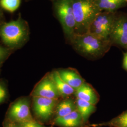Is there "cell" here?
Segmentation results:
<instances>
[{
	"mask_svg": "<svg viewBox=\"0 0 127 127\" xmlns=\"http://www.w3.org/2000/svg\"><path fill=\"white\" fill-rule=\"evenodd\" d=\"M21 4V0H0L2 8L9 12H13L18 9Z\"/></svg>",
	"mask_w": 127,
	"mask_h": 127,
	"instance_id": "cell-18",
	"label": "cell"
},
{
	"mask_svg": "<svg viewBox=\"0 0 127 127\" xmlns=\"http://www.w3.org/2000/svg\"><path fill=\"white\" fill-rule=\"evenodd\" d=\"M115 18L112 12H100L96 17L89 28L88 32L105 40H110Z\"/></svg>",
	"mask_w": 127,
	"mask_h": 127,
	"instance_id": "cell-5",
	"label": "cell"
},
{
	"mask_svg": "<svg viewBox=\"0 0 127 127\" xmlns=\"http://www.w3.org/2000/svg\"><path fill=\"white\" fill-rule=\"evenodd\" d=\"M53 123L59 127H86L81 114L77 109L64 117L55 118Z\"/></svg>",
	"mask_w": 127,
	"mask_h": 127,
	"instance_id": "cell-10",
	"label": "cell"
},
{
	"mask_svg": "<svg viewBox=\"0 0 127 127\" xmlns=\"http://www.w3.org/2000/svg\"><path fill=\"white\" fill-rule=\"evenodd\" d=\"M51 74L61 97L66 98L74 94L75 90L64 81L58 71H55Z\"/></svg>",
	"mask_w": 127,
	"mask_h": 127,
	"instance_id": "cell-14",
	"label": "cell"
},
{
	"mask_svg": "<svg viewBox=\"0 0 127 127\" xmlns=\"http://www.w3.org/2000/svg\"><path fill=\"white\" fill-rule=\"evenodd\" d=\"M96 4L101 11L113 12L122 7L126 3L124 0H95Z\"/></svg>",
	"mask_w": 127,
	"mask_h": 127,
	"instance_id": "cell-17",
	"label": "cell"
},
{
	"mask_svg": "<svg viewBox=\"0 0 127 127\" xmlns=\"http://www.w3.org/2000/svg\"><path fill=\"white\" fill-rule=\"evenodd\" d=\"M27 35V30L20 19L5 23L0 28V37L3 42L10 48L21 45Z\"/></svg>",
	"mask_w": 127,
	"mask_h": 127,
	"instance_id": "cell-3",
	"label": "cell"
},
{
	"mask_svg": "<svg viewBox=\"0 0 127 127\" xmlns=\"http://www.w3.org/2000/svg\"><path fill=\"white\" fill-rule=\"evenodd\" d=\"M58 71L64 81L75 91L85 82L80 74L75 69L66 68L59 70Z\"/></svg>",
	"mask_w": 127,
	"mask_h": 127,
	"instance_id": "cell-11",
	"label": "cell"
},
{
	"mask_svg": "<svg viewBox=\"0 0 127 127\" xmlns=\"http://www.w3.org/2000/svg\"><path fill=\"white\" fill-rule=\"evenodd\" d=\"M8 119L17 123L34 120L30 111V101L27 98H21L14 102L8 112Z\"/></svg>",
	"mask_w": 127,
	"mask_h": 127,
	"instance_id": "cell-6",
	"label": "cell"
},
{
	"mask_svg": "<svg viewBox=\"0 0 127 127\" xmlns=\"http://www.w3.org/2000/svg\"><path fill=\"white\" fill-rule=\"evenodd\" d=\"M74 95L76 98L84 100L95 105L99 100V95L96 91L86 82H84L75 91Z\"/></svg>",
	"mask_w": 127,
	"mask_h": 127,
	"instance_id": "cell-12",
	"label": "cell"
},
{
	"mask_svg": "<svg viewBox=\"0 0 127 127\" xmlns=\"http://www.w3.org/2000/svg\"><path fill=\"white\" fill-rule=\"evenodd\" d=\"M72 4L76 23L75 33L88 32L94 18L101 12L95 0H73Z\"/></svg>",
	"mask_w": 127,
	"mask_h": 127,
	"instance_id": "cell-2",
	"label": "cell"
},
{
	"mask_svg": "<svg viewBox=\"0 0 127 127\" xmlns=\"http://www.w3.org/2000/svg\"><path fill=\"white\" fill-rule=\"evenodd\" d=\"M6 95V91L4 87L0 83V103L4 100Z\"/></svg>",
	"mask_w": 127,
	"mask_h": 127,
	"instance_id": "cell-20",
	"label": "cell"
},
{
	"mask_svg": "<svg viewBox=\"0 0 127 127\" xmlns=\"http://www.w3.org/2000/svg\"><path fill=\"white\" fill-rule=\"evenodd\" d=\"M0 15H1V13H0Z\"/></svg>",
	"mask_w": 127,
	"mask_h": 127,
	"instance_id": "cell-25",
	"label": "cell"
},
{
	"mask_svg": "<svg viewBox=\"0 0 127 127\" xmlns=\"http://www.w3.org/2000/svg\"><path fill=\"white\" fill-rule=\"evenodd\" d=\"M32 95L56 99L61 97L51 73L45 75L37 84Z\"/></svg>",
	"mask_w": 127,
	"mask_h": 127,
	"instance_id": "cell-8",
	"label": "cell"
},
{
	"mask_svg": "<svg viewBox=\"0 0 127 127\" xmlns=\"http://www.w3.org/2000/svg\"><path fill=\"white\" fill-rule=\"evenodd\" d=\"M18 124L21 127H47L37 122L35 120Z\"/></svg>",
	"mask_w": 127,
	"mask_h": 127,
	"instance_id": "cell-19",
	"label": "cell"
},
{
	"mask_svg": "<svg viewBox=\"0 0 127 127\" xmlns=\"http://www.w3.org/2000/svg\"><path fill=\"white\" fill-rule=\"evenodd\" d=\"M70 41L78 52L91 59L103 56L109 50L111 42L110 40L102 39L89 32L75 33Z\"/></svg>",
	"mask_w": 127,
	"mask_h": 127,
	"instance_id": "cell-1",
	"label": "cell"
},
{
	"mask_svg": "<svg viewBox=\"0 0 127 127\" xmlns=\"http://www.w3.org/2000/svg\"><path fill=\"white\" fill-rule=\"evenodd\" d=\"M58 99L32 96V106L37 117L42 122L50 120L55 113Z\"/></svg>",
	"mask_w": 127,
	"mask_h": 127,
	"instance_id": "cell-7",
	"label": "cell"
},
{
	"mask_svg": "<svg viewBox=\"0 0 127 127\" xmlns=\"http://www.w3.org/2000/svg\"></svg>",
	"mask_w": 127,
	"mask_h": 127,
	"instance_id": "cell-26",
	"label": "cell"
},
{
	"mask_svg": "<svg viewBox=\"0 0 127 127\" xmlns=\"http://www.w3.org/2000/svg\"><path fill=\"white\" fill-rule=\"evenodd\" d=\"M109 39L111 42L127 49V17L115 18Z\"/></svg>",
	"mask_w": 127,
	"mask_h": 127,
	"instance_id": "cell-9",
	"label": "cell"
},
{
	"mask_svg": "<svg viewBox=\"0 0 127 127\" xmlns=\"http://www.w3.org/2000/svg\"><path fill=\"white\" fill-rule=\"evenodd\" d=\"M4 127H21L19 124L11 122L8 119L7 122L5 123Z\"/></svg>",
	"mask_w": 127,
	"mask_h": 127,
	"instance_id": "cell-21",
	"label": "cell"
},
{
	"mask_svg": "<svg viewBox=\"0 0 127 127\" xmlns=\"http://www.w3.org/2000/svg\"><path fill=\"white\" fill-rule=\"evenodd\" d=\"M76 103L77 110L81 114L87 127V126L89 124L88 123L90 117L96 110L95 105L79 98H76Z\"/></svg>",
	"mask_w": 127,
	"mask_h": 127,
	"instance_id": "cell-15",
	"label": "cell"
},
{
	"mask_svg": "<svg viewBox=\"0 0 127 127\" xmlns=\"http://www.w3.org/2000/svg\"><path fill=\"white\" fill-rule=\"evenodd\" d=\"M108 126L110 127H127V110L117 117L113 118L106 122L89 124L87 127H98Z\"/></svg>",
	"mask_w": 127,
	"mask_h": 127,
	"instance_id": "cell-16",
	"label": "cell"
},
{
	"mask_svg": "<svg viewBox=\"0 0 127 127\" xmlns=\"http://www.w3.org/2000/svg\"><path fill=\"white\" fill-rule=\"evenodd\" d=\"M123 66L124 69L127 72V52L123 54Z\"/></svg>",
	"mask_w": 127,
	"mask_h": 127,
	"instance_id": "cell-23",
	"label": "cell"
},
{
	"mask_svg": "<svg viewBox=\"0 0 127 127\" xmlns=\"http://www.w3.org/2000/svg\"><path fill=\"white\" fill-rule=\"evenodd\" d=\"M77 109L76 100L69 97L58 103L55 111V118L62 117Z\"/></svg>",
	"mask_w": 127,
	"mask_h": 127,
	"instance_id": "cell-13",
	"label": "cell"
},
{
	"mask_svg": "<svg viewBox=\"0 0 127 127\" xmlns=\"http://www.w3.org/2000/svg\"><path fill=\"white\" fill-rule=\"evenodd\" d=\"M7 54V50L4 48L0 46V61L4 58Z\"/></svg>",
	"mask_w": 127,
	"mask_h": 127,
	"instance_id": "cell-22",
	"label": "cell"
},
{
	"mask_svg": "<svg viewBox=\"0 0 127 127\" xmlns=\"http://www.w3.org/2000/svg\"><path fill=\"white\" fill-rule=\"evenodd\" d=\"M72 3L73 0H58L55 6L64 32L70 40L75 33L76 27Z\"/></svg>",
	"mask_w": 127,
	"mask_h": 127,
	"instance_id": "cell-4",
	"label": "cell"
},
{
	"mask_svg": "<svg viewBox=\"0 0 127 127\" xmlns=\"http://www.w3.org/2000/svg\"><path fill=\"white\" fill-rule=\"evenodd\" d=\"M125 0L126 2H127V0Z\"/></svg>",
	"mask_w": 127,
	"mask_h": 127,
	"instance_id": "cell-24",
	"label": "cell"
}]
</instances>
